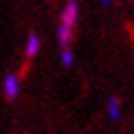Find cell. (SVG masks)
I'll return each mask as SVG.
<instances>
[{
    "label": "cell",
    "instance_id": "obj_1",
    "mask_svg": "<svg viewBox=\"0 0 134 134\" xmlns=\"http://www.w3.org/2000/svg\"><path fill=\"white\" fill-rule=\"evenodd\" d=\"M76 19H79V4L74 0H70V2H66L64 10H62V23L68 27H74Z\"/></svg>",
    "mask_w": 134,
    "mask_h": 134
},
{
    "label": "cell",
    "instance_id": "obj_4",
    "mask_svg": "<svg viewBox=\"0 0 134 134\" xmlns=\"http://www.w3.org/2000/svg\"><path fill=\"white\" fill-rule=\"evenodd\" d=\"M39 46H41V41H39V37L35 33H31L27 37V46H25V54H27V58H33L35 54L39 52Z\"/></svg>",
    "mask_w": 134,
    "mask_h": 134
},
{
    "label": "cell",
    "instance_id": "obj_5",
    "mask_svg": "<svg viewBox=\"0 0 134 134\" xmlns=\"http://www.w3.org/2000/svg\"><path fill=\"white\" fill-rule=\"evenodd\" d=\"M107 114L111 120H120L122 118V105H120V99L118 97H111L107 101Z\"/></svg>",
    "mask_w": 134,
    "mask_h": 134
},
{
    "label": "cell",
    "instance_id": "obj_7",
    "mask_svg": "<svg viewBox=\"0 0 134 134\" xmlns=\"http://www.w3.org/2000/svg\"><path fill=\"white\" fill-rule=\"evenodd\" d=\"M101 4H103V6H109V4H111V0H101Z\"/></svg>",
    "mask_w": 134,
    "mask_h": 134
},
{
    "label": "cell",
    "instance_id": "obj_3",
    "mask_svg": "<svg viewBox=\"0 0 134 134\" xmlns=\"http://www.w3.org/2000/svg\"><path fill=\"white\" fill-rule=\"evenodd\" d=\"M58 39H60V46L62 48H68L70 41H72V27L60 23V27H58Z\"/></svg>",
    "mask_w": 134,
    "mask_h": 134
},
{
    "label": "cell",
    "instance_id": "obj_2",
    "mask_svg": "<svg viewBox=\"0 0 134 134\" xmlns=\"http://www.w3.org/2000/svg\"><path fill=\"white\" fill-rule=\"evenodd\" d=\"M2 87H4V93H6L8 99H15V97L19 95V79L15 76V74H8V76L4 79Z\"/></svg>",
    "mask_w": 134,
    "mask_h": 134
},
{
    "label": "cell",
    "instance_id": "obj_6",
    "mask_svg": "<svg viewBox=\"0 0 134 134\" xmlns=\"http://www.w3.org/2000/svg\"><path fill=\"white\" fill-rule=\"evenodd\" d=\"M60 60H62V64H64L66 68H70L72 64H74V54H72L70 50H66V48H64L62 56H60Z\"/></svg>",
    "mask_w": 134,
    "mask_h": 134
}]
</instances>
